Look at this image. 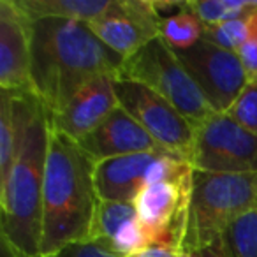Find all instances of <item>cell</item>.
Here are the masks:
<instances>
[{
  "label": "cell",
  "mask_w": 257,
  "mask_h": 257,
  "mask_svg": "<svg viewBox=\"0 0 257 257\" xmlns=\"http://www.w3.org/2000/svg\"><path fill=\"white\" fill-rule=\"evenodd\" d=\"M123 58L76 20H32L30 78L34 95L53 114L78 90L102 76L118 78Z\"/></svg>",
  "instance_id": "1"
},
{
  "label": "cell",
  "mask_w": 257,
  "mask_h": 257,
  "mask_svg": "<svg viewBox=\"0 0 257 257\" xmlns=\"http://www.w3.org/2000/svg\"><path fill=\"white\" fill-rule=\"evenodd\" d=\"M95 162L76 141L50 123L46 175L43 189L41 257L53 255L65 245L88 241L99 196L93 182Z\"/></svg>",
  "instance_id": "2"
},
{
  "label": "cell",
  "mask_w": 257,
  "mask_h": 257,
  "mask_svg": "<svg viewBox=\"0 0 257 257\" xmlns=\"http://www.w3.org/2000/svg\"><path fill=\"white\" fill-rule=\"evenodd\" d=\"M50 145V113L39 102L23 128L9 173L0 178L2 241L25 257H41L43 189Z\"/></svg>",
  "instance_id": "3"
},
{
  "label": "cell",
  "mask_w": 257,
  "mask_h": 257,
  "mask_svg": "<svg viewBox=\"0 0 257 257\" xmlns=\"http://www.w3.org/2000/svg\"><path fill=\"white\" fill-rule=\"evenodd\" d=\"M250 211H257V173L232 175L194 169L183 248L218 245L229 227Z\"/></svg>",
  "instance_id": "4"
},
{
  "label": "cell",
  "mask_w": 257,
  "mask_h": 257,
  "mask_svg": "<svg viewBox=\"0 0 257 257\" xmlns=\"http://www.w3.org/2000/svg\"><path fill=\"white\" fill-rule=\"evenodd\" d=\"M118 78L148 86L192 125L201 123L215 113L178 55L161 37L123 60Z\"/></svg>",
  "instance_id": "5"
},
{
  "label": "cell",
  "mask_w": 257,
  "mask_h": 257,
  "mask_svg": "<svg viewBox=\"0 0 257 257\" xmlns=\"http://www.w3.org/2000/svg\"><path fill=\"white\" fill-rule=\"evenodd\" d=\"M190 164L204 173H257V133L227 113H213L194 125Z\"/></svg>",
  "instance_id": "6"
},
{
  "label": "cell",
  "mask_w": 257,
  "mask_h": 257,
  "mask_svg": "<svg viewBox=\"0 0 257 257\" xmlns=\"http://www.w3.org/2000/svg\"><path fill=\"white\" fill-rule=\"evenodd\" d=\"M118 104L127 111L152 140L168 154L190 162L194 147V125L166 99L141 83L114 79Z\"/></svg>",
  "instance_id": "7"
},
{
  "label": "cell",
  "mask_w": 257,
  "mask_h": 257,
  "mask_svg": "<svg viewBox=\"0 0 257 257\" xmlns=\"http://www.w3.org/2000/svg\"><path fill=\"white\" fill-rule=\"evenodd\" d=\"M215 113H225L248 83L238 53L203 39L185 51H175Z\"/></svg>",
  "instance_id": "8"
},
{
  "label": "cell",
  "mask_w": 257,
  "mask_h": 257,
  "mask_svg": "<svg viewBox=\"0 0 257 257\" xmlns=\"http://www.w3.org/2000/svg\"><path fill=\"white\" fill-rule=\"evenodd\" d=\"M194 171L175 182L147 185L134 199L138 217L152 243L183 248L192 197Z\"/></svg>",
  "instance_id": "9"
},
{
  "label": "cell",
  "mask_w": 257,
  "mask_h": 257,
  "mask_svg": "<svg viewBox=\"0 0 257 257\" xmlns=\"http://www.w3.org/2000/svg\"><path fill=\"white\" fill-rule=\"evenodd\" d=\"M88 27L123 60L161 37V18L150 0H113L109 13Z\"/></svg>",
  "instance_id": "10"
},
{
  "label": "cell",
  "mask_w": 257,
  "mask_h": 257,
  "mask_svg": "<svg viewBox=\"0 0 257 257\" xmlns=\"http://www.w3.org/2000/svg\"><path fill=\"white\" fill-rule=\"evenodd\" d=\"M32 20L15 0H0V86L6 92L34 93L30 78Z\"/></svg>",
  "instance_id": "11"
},
{
  "label": "cell",
  "mask_w": 257,
  "mask_h": 257,
  "mask_svg": "<svg viewBox=\"0 0 257 257\" xmlns=\"http://www.w3.org/2000/svg\"><path fill=\"white\" fill-rule=\"evenodd\" d=\"M114 79L102 76L78 90L60 109L50 114L51 127L76 143L83 140L118 107Z\"/></svg>",
  "instance_id": "12"
},
{
  "label": "cell",
  "mask_w": 257,
  "mask_h": 257,
  "mask_svg": "<svg viewBox=\"0 0 257 257\" xmlns=\"http://www.w3.org/2000/svg\"><path fill=\"white\" fill-rule=\"evenodd\" d=\"M78 145L93 162L121 157V155L162 150L120 104L99 127L79 140Z\"/></svg>",
  "instance_id": "13"
},
{
  "label": "cell",
  "mask_w": 257,
  "mask_h": 257,
  "mask_svg": "<svg viewBox=\"0 0 257 257\" xmlns=\"http://www.w3.org/2000/svg\"><path fill=\"white\" fill-rule=\"evenodd\" d=\"M88 241L99 243L120 257L133 255L150 245L134 201L99 199Z\"/></svg>",
  "instance_id": "14"
},
{
  "label": "cell",
  "mask_w": 257,
  "mask_h": 257,
  "mask_svg": "<svg viewBox=\"0 0 257 257\" xmlns=\"http://www.w3.org/2000/svg\"><path fill=\"white\" fill-rule=\"evenodd\" d=\"M164 150L121 155L95 162L93 182L99 199L102 201H134L147 187L152 164ZM173 155V154H171Z\"/></svg>",
  "instance_id": "15"
},
{
  "label": "cell",
  "mask_w": 257,
  "mask_h": 257,
  "mask_svg": "<svg viewBox=\"0 0 257 257\" xmlns=\"http://www.w3.org/2000/svg\"><path fill=\"white\" fill-rule=\"evenodd\" d=\"M39 102L34 93H16L2 90L0 104V178H4L11 169L20 145L23 128L32 113L34 106Z\"/></svg>",
  "instance_id": "16"
},
{
  "label": "cell",
  "mask_w": 257,
  "mask_h": 257,
  "mask_svg": "<svg viewBox=\"0 0 257 257\" xmlns=\"http://www.w3.org/2000/svg\"><path fill=\"white\" fill-rule=\"evenodd\" d=\"M30 20L60 18L92 23L113 8V0H15Z\"/></svg>",
  "instance_id": "17"
},
{
  "label": "cell",
  "mask_w": 257,
  "mask_h": 257,
  "mask_svg": "<svg viewBox=\"0 0 257 257\" xmlns=\"http://www.w3.org/2000/svg\"><path fill=\"white\" fill-rule=\"evenodd\" d=\"M204 29L206 25L185 2L182 11L161 20V39L173 51H185L204 39Z\"/></svg>",
  "instance_id": "18"
},
{
  "label": "cell",
  "mask_w": 257,
  "mask_h": 257,
  "mask_svg": "<svg viewBox=\"0 0 257 257\" xmlns=\"http://www.w3.org/2000/svg\"><path fill=\"white\" fill-rule=\"evenodd\" d=\"M189 6L204 25H217L252 15L257 0H192Z\"/></svg>",
  "instance_id": "19"
},
{
  "label": "cell",
  "mask_w": 257,
  "mask_h": 257,
  "mask_svg": "<svg viewBox=\"0 0 257 257\" xmlns=\"http://www.w3.org/2000/svg\"><path fill=\"white\" fill-rule=\"evenodd\" d=\"M227 257H257V211L243 215L220 241Z\"/></svg>",
  "instance_id": "20"
},
{
  "label": "cell",
  "mask_w": 257,
  "mask_h": 257,
  "mask_svg": "<svg viewBox=\"0 0 257 257\" xmlns=\"http://www.w3.org/2000/svg\"><path fill=\"white\" fill-rule=\"evenodd\" d=\"M246 18L231 20V22L217 23V25H206L204 29V39L210 41L211 44L222 48V50L238 53L239 48L246 41V34H248V23Z\"/></svg>",
  "instance_id": "21"
},
{
  "label": "cell",
  "mask_w": 257,
  "mask_h": 257,
  "mask_svg": "<svg viewBox=\"0 0 257 257\" xmlns=\"http://www.w3.org/2000/svg\"><path fill=\"white\" fill-rule=\"evenodd\" d=\"M225 113L245 128L257 133V79H248L238 99Z\"/></svg>",
  "instance_id": "22"
},
{
  "label": "cell",
  "mask_w": 257,
  "mask_h": 257,
  "mask_svg": "<svg viewBox=\"0 0 257 257\" xmlns=\"http://www.w3.org/2000/svg\"><path fill=\"white\" fill-rule=\"evenodd\" d=\"M246 23H248V34L243 46L239 48L238 57L241 58L248 79H257V9L248 15Z\"/></svg>",
  "instance_id": "23"
},
{
  "label": "cell",
  "mask_w": 257,
  "mask_h": 257,
  "mask_svg": "<svg viewBox=\"0 0 257 257\" xmlns=\"http://www.w3.org/2000/svg\"><path fill=\"white\" fill-rule=\"evenodd\" d=\"M48 257H120L95 241H76Z\"/></svg>",
  "instance_id": "24"
},
{
  "label": "cell",
  "mask_w": 257,
  "mask_h": 257,
  "mask_svg": "<svg viewBox=\"0 0 257 257\" xmlns=\"http://www.w3.org/2000/svg\"><path fill=\"white\" fill-rule=\"evenodd\" d=\"M128 257H182V248L169 243H152Z\"/></svg>",
  "instance_id": "25"
},
{
  "label": "cell",
  "mask_w": 257,
  "mask_h": 257,
  "mask_svg": "<svg viewBox=\"0 0 257 257\" xmlns=\"http://www.w3.org/2000/svg\"><path fill=\"white\" fill-rule=\"evenodd\" d=\"M182 257H227L222 245L203 246V248H182Z\"/></svg>",
  "instance_id": "26"
},
{
  "label": "cell",
  "mask_w": 257,
  "mask_h": 257,
  "mask_svg": "<svg viewBox=\"0 0 257 257\" xmlns=\"http://www.w3.org/2000/svg\"><path fill=\"white\" fill-rule=\"evenodd\" d=\"M2 257H25V255L18 253L13 246H9L6 241H2Z\"/></svg>",
  "instance_id": "27"
}]
</instances>
